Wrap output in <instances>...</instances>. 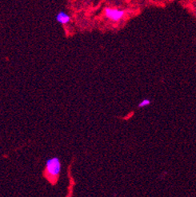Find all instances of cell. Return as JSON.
Here are the masks:
<instances>
[{
    "mask_svg": "<svg viewBox=\"0 0 196 197\" xmlns=\"http://www.w3.org/2000/svg\"><path fill=\"white\" fill-rule=\"evenodd\" d=\"M125 12L122 10L115 8H106L105 9V15L107 19L112 21L118 22L123 18Z\"/></svg>",
    "mask_w": 196,
    "mask_h": 197,
    "instance_id": "2",
    "label": "cell"
},
{
    "mask_svg": "<svg viewBox=\"0 0 196 197\" xmlns=\"http://www.w3.org/2000/svg\"><path fill=\"white\" fill-rule=\"evenodd\" d=\"M46 175L51 180H57L62 170V163L58 156H54L46 159L45 164Z\"/></svg>",
    "mask_w": 196,
    "mask_h": 197,
    "instance_id": "1",
    "label": "cell"
},
{
    "mask_svg": "<svg viewBox=\"0 0 196 197\" xmlns=\"http://www.w3.org/2000/svg\"><path fill=\"white\" fill-rule=\"evenodd\" d=\"M56 20L60 24H67L70 20V17L68 14L65 13L64 11H60L57 14Z\"/></svg>",
    "mask_w": 196,
    "mask_h": 197,
    "instance_id": "3",
    "label": "cell"
},
{
    "mask_svg": "<svg viewBox=\"0 0 196 197\" xmlns=\"http://www.w3.org/2000/svg\"><path fill=\"white\" fill-rule=\"evenodd\" d=\"M151 103V101L150 100H148V99H143L142 101H140L139 104H138V108H145V107H147Z\"/></svg>",
    "mask_w": 196,
    "mask_h": 197,
    "instance_id": "4",
    "label": "cell"
}]
</instances>
